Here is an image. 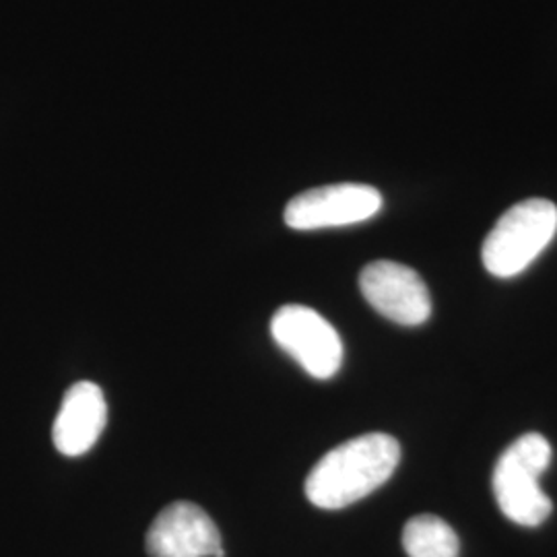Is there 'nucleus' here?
<instances>
[{
  "mask_svg": "<svg viewBox=\"0 0 557 557\" xmlns=\"http://www.w3.org/2000/svg\"><path fill=\"white\" fill-rule=\"evenodd\" d=\"M400 444L388 434H363L320 458L306 479V496L322 510H341L382 487L397 471Z\"/></svg>",
  "mask_w": 557,
  "mask_h": 557,
  "instance_id": "obj_1",
  "label": "nucleus"
},
{
  "mask_svg": "<svg viewBox=\"0 0 557 557\" xmlns=\"http://www.w3.org/2000/svg\"><path fill=\"white\" fill-rule=\"evenodd\" d=\"M549 462L552 444L535 432L520 436L502 453L492 487L504 517L529 529H535L549 518L554 504L539 485Z\"/></svg>",
  "mask_w": 557,
  "mask_h": 557,
  "instance_id": "obj_2",
  "label": "nucleus"
},
{
  "mask_svg": "<svg viewBox=\"0 0 557 557\" xmlns=\"http://www.w3.org/2000/svg\"><path fill=\"white\" fill-rule=\"evenodd\" d=\"M557 207L547 199H527L508 209L481 248L485 269L499 278L517 277L552 244Z\"/></svg>",
  "mask_w": 557,
  "mask_h": 557,
  "instance_id": "obj_3",
  "label": "nucleus"
},
{
  "mask_svg": "<svg viewBox=\"0 0 557 557\" xmlns=\"http://www.w3.org/2000/svg\"><path fill=\"white\" fill-rule=\"evenodd\" d=\"M278 347L317 380L333 379L343 363V341L317 310L299 304L283 306L271 320Z\"/></svg>",
  "mask_w": 557,
  "mask_h": 557,
  "instance_id": "obj_4",
  "label": "nucleus"
},
{
  "mask_svg": "<svg viewBox=\"0 0 557 557\" xmlns=\"http://www.w3.org/2000/svg\"><path fill=\"white\" fill-rule=\"evenodd\" d=\"M382 209V195L368 184H331L306 190L287 202L283 220L298 232L343 227L372 220Z\"/></svg>",
  "mask_w": 557,
  "mask_h": 557,
  "instance_id": "obj_5",
  "label": "nucleus"
},
{
  "mask_svg": "<svg viewBox=\"0 0 557 557\" xmlns=\"http://www.w3.org/2000/svg\"><path fill=\"white\" fill-rule=\"evenodd\" d=\"M359 289L384 319L403 326H419L432 314L428 285L407 264L393 260L370 262L359 275Z\"/></svg>",
  "mask_w": 557,
  "mask_h": 557,
  "instance_id": "obj_6",
  "label": "nucleus"
},
{
  "mask_svg": "<svg viewBox=\"0 0 557 557\" xmlns=\"http://www.w3.org/2000/svg\"><path fill=\"white\" fill-rule=\"evenodd\" d=\"M151 557H225L218 524L190 502L163 508L147 533Z\"/></svg>",
  "mask_w": 557,
  "mask_h": 557,
  "instance_id": "obj_7",
  "label": "nucleus"
},
{
  "mask_svg": "<svg viewBox=\"0 0 557 557\" xmlns=\"http://www.w3.org/2000/svg\"><path fill=\"white\" fill-rule=\"evenodd\" d=\"M106 423L108 405L103 391L96 382H77L66 391L54 419V446L64 457H81L96 446Z\"/></svg>",
  "mask_w": 557,
  "mask_h": 557,
  "instance_id": "obj_8",
  "label": "nucleus"
},
{
  "mask_svg": "<svg viewBox=\"0 0 557 557\" xmlns=\"http://www.w3.org/2000/svg\"><path fill=\"white\" fill-rule=\"evenodd\" d=\"M403 547L409 557H458L455 529L434 515H418L403 529Z\"/></svg>",
  "mask_w": 557,
  "mask_h": 557,
  "instance_id": "obj_9",
  "label": "nucleus"
}]
</instances>
